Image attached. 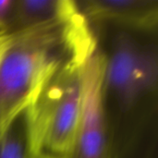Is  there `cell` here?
<instances>
[{
	"mask_svg": "<svg viewBox=\"0 0 158 158\" xmlns=\"http://www.w3.org/2000/svg\"><path fill=\"white\" fill-rule=\"evenodd\" d=\"M157 131H150L133 142L117 158H158Z\"/></svg>",
	"mask_w": 158,
	"mask_h": 158,
	"instance_id": "8",
	"label": "cell"
},
{
	"mask_svg": "<svg viewBox=\"0 0 158 158\" xmlns=\"http://www.w3.org/2000/svg\"><path fill=\"white\" fill-rule=\"evenodd\" d=\"M77 3L92 24L146 31L158 29V0H81Z\"/></svg>",
	"mask_w": 158,
	"mask_h": 158,
	"instance_id": "5",
	"label": "cell"
},
{
	"mask_svg": "<svg viewBox=\"0 0 158 158\" xmlns=\"http://www.w3.org/2000/svg\"><path fill=\"white\" fill-rule=\"evenodd\" d=\"M96 47L94 28L81 10L67 20L1 31L0 136L60 66L88 58Z\"/></svg>",
	"mask_w": 158,
	"mask_h": 158,
	"instance_id": "2",
	"label": "cell"
},
{
	"mask_svg": "<svg viewBox=\"0 0 158 158\" xmlns=\"http://www.w3.org/2000/svg\"><path fill=\"white\" fill-rule=\"evenodd\" d=\"M15 0H0V32L9 31L13 21Z\"/></svg>",
	"mask_w": 158,
	"mask_h": 158,
	"instance_id": "9",
	"label": "cell"
},
{
	"mask_svg": "<svg viewBox=\"0 0 158 158\" xmlns=\"http://www.w3.org/2000/svg\"><path fill=\"white\" fill-rule=\"evenodd\" d=\"M87 59L60 66L30 106L38 157L60 158L77 129L82 103V68Z\"/></svg>",
	"mask_w": 158,
	"mask_h": 158,
	"instance_id": "3",
	"label": "cell"
},
{
	"mask_svg": "<svg viewBox=\"0 0 158 158\" xmlns=\"http://www.w3.org/2000/svg\"><path fill=\"white\" fill-rule=\"evenodd\" d=\"M37 158H44V157H41V156H39V157H37Z\"/></svg>",
	"mask_w": 158,
	"mask_h": 158,
	"instance_id": "10",
	"label": "cell"
},
{
	"mask_svg": "<svg viewBox=\"0 0 158 158\" xmlns=\"http://www.w3.org/2000/svg\"><path fill=\"white\" fill-rule=\"evenodd\" d=\"M103 75L104 56L97 45L82 68L81 117L71 143L60 158H115L103 103Z\"/></svg>",
	"mask_w": 158,
	"mask_h": 158,
	"instance_id": "4",
	"label": "cell"
},
{
	"mask_svg": "<svg viewBox=\"0 0 158 158\" xmlns=\"http://www.w3.org/2000/svg\"><path fill=\"white\" fill-rule=\"evenodd\" d=\"M80 8L74 0H15L9 31H18L71 19Z\"/></svg>",
	"mask_w": 158,
	"mask_h": 158,
	"instance_id": "6",
	"label": "cell"
},
{
	"mask_svg": "<svg viewBox=\"0 0 158 158\" xmlns=\"http://www.w3.org/2000/svg\"><path fill=\"white\" fill-rule=\"evenodd\" d=\"M92 26L104 56L102 95L116 158L157 119V30Z\"/></svg>",
	"mask_w": 158,
	"mask_h": 158,
	"instance_id": "1",
	"label": "cell"
},
{
	"mask_svg": "<svg viewBox=\"0 0 158 158\" xmlns=\"http://www.w3.org/2000/svg\"><path fill=\"white\" fill-rule=\"evenodd\" d=\"M30 106L13 118L0 136V158L38 157Z\"/></svg>",
	"mask_w": 158,
	"mask_h": 158,
	"instance_id": "7",
	"label": "cell"
}]
</instances>
